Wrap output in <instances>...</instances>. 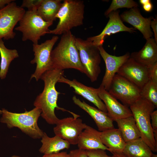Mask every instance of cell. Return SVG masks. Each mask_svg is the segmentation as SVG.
Masks as SVG:
<instances>
[{
  "mask_svg": "<svg viewBox=\"0 0 157 157\" xmlns=\"http://www.w3.org/2000/svg\"><path fill=\"white\" fill-rule=\"evenodd\" d=\"M100 53L105 63L106 72L100 88L107 91L112 81L122 65L130 57L129 53L120 56H116L108 53L102 46L98 47Z\"/></svg>",
  "mask_w": 157,
  "mask_h": 157,
  "instance_id": "obj_13",
  "label": "cell"
},
{
  "mask_svg": "<svg viewBox=\"0 0 157 157\" xmlns=\"http://www.w3.org/2000/svg\"><path fill=\"white\" fill-rule=\"evenodd\" d=\"M130 107L140 133L141 138L152 151L156 152L157 144L154 137L150 116L156 107L148 101L141 97Z\"/></svg>",
  "mask_w": 157,
  "mask_h": 157,
  "instance_id": "obj_5",
  "label": "cell"
},
{
  "mask_svg": "<svg viewBox=\"0 0 157 157\" xmlns=\"http://www.w3.org/2000/svg\"><path fill=\"white\" fill-rule=\"evenodd\" d=\"M117 74L140 89L150 79L148 67L130 57L121 66Z\"/></svg>",
  "mask_w": 157,
  "mask_h": 157,
  "instance_id": "obj_12",
  "label": "cell"
},
{
  "mask_svg": "<svg viewBox=\"0 0 157 157\" xmlns=\"http://www.w3.org/2000/svg\"><path fill=\"white\" fill-rule=\"evenodd\" d=\"M142 6L144 10L147 12L151 11L153 8V5L151 2L142 5Z\"/></svg>",
  "mask_w": 157,
  "mask_h": 157,
  "instance_id": "obj_36",
  "label": "cell"
},
{
  "mask_svg": "<svg viewBox=\"0 0 157 157\" xmlns=\"http://www.w3.org/2000/svg\"><path fill=\"white\" fill-rule=\"evenodd\" d=\"M42 157H70L66 152H61L47 154H44Z\"/></svg>",
  "mask_w": 157,
  "mask_h": 157,
  "instance_id": "obj_35",
  "label": "cell"
},
{
  "mask_svg": "<svg viewBox=\"0 0 157 157\" xmlns=\"http://www.w3.org/2000/svg\"></svg>",
  "mask_w": 157,
  "mask_h": 157,
  "instance_id": "obj_43",
  "label": "cell"
},
{
  "mask_svg": "<svg viewBox=\"0 0 157 157\" xmlns=\"http://www.w3.org/2000/svg\"><path fill=\"white\" fill-rule=\"evenodd\" d=\"M11 157H22L19 156L14 155L12 156Z\"/></svg>",
  "mask_w": 157,
  "mask_h": 157,
  "instance_id": "obj_41",
  "label": "cell"
},
{
  "mask_svg": "<svg viewBox=\"0 0 157 157\" xmlns=\"http://www.w3.org/2000/svg\"><path fill=\"white\" fill-rule=\"evenodd\" d=\"M0 77L2 79L6 77L9 65L12 61L15 58H18L19 56L16 49L7 48L2 39H0Z\"/></svg>",
  "mask_w": 157,
  "mask_h": 157,
  "instance_id": "obj_26",
  "label": "cell"
},
{
  "mask_svg": "<svg viewBox=\"0 0 157 157\" xmlns=\"http://www.w3.org/2000/svg\"><path fill=\"white\" fill-rule=\"evenodd\" d=\"M84 1L79 0H65L56 16L59 19L56 27L48 34H63L73 28L83 25L84 18Z\"/></svg>",
  "mask_w": 157,
  "mask_h": 157,
  "instance_id": "obj_4",
  "label": "cell"
},
{
  "mask_svg": "<svg viewBox=\"0 0 157 157\" xmlns=\"http://www.w3.org/2000/svg\"><path fill=\"white\" fill-rule=\"evenodd\" d=\"M150 79L157 83V62L148 67Z\"/></svg>",
  "mask_w": 157,
  "mask_h": 157,
  "instance_id": "obj_31",
  "label": "cell"
},
{
  "mask_svg": "<svg viewBox=\"0 0 157 157\" xmlns=\"http://www.w3.org/2000/svg\"><path fill=\"white\" fill-rule=\"evenodd\" d=\"M72 99L74 103L87 113L94 120L98 130L102 131L114 128L113 120L107 113L81 101L74 96Z\"/></svg>",
  "mask_w": 157,
  "mask_h": 157,
  "instance_id": "obj_18",
  "label": "cell"
},
{
  "mask_svg": "<svg viewBox=\"0 0 157 157\" xmlns=\"http://www.w3.org/2000/svg\"><path fill=\"white\" fill-rule=\"evenodd\" d=\"M2 114V110H0V115Z\"/></svg>",
  "mask_w": 157,
  "mask_h": 157,
  "instance_id": "obj_42",
  "label": "cell"
},
{
  "mask_svg": "<svg viewBox=\"0 0 157 157\" xmlns=\"http://www.w3.org/2000/svg\"><path fill=\"white\" fill-rule=\"evenodd\" d=\"M146 40L142 49L132 53L130 57L149 67L157 62V43L152 38Z\"/></svg>",
  "mask_w": 157,
  "mask_h": 157,
  "instance_id": "obj_20",
  "label": "cell"
},
{
  "mask_svg": "<svg viewBox=\"0 0 157 157\" xmlns=\"http://www.w3.org/2000/svg\"><path fill=\"white\" fill-rule=\"evenodd\" d=\"M151 157H157V155L153 153Z\"/></svg>",
  "mask_w": 157,
  "mask_h": 157,
  "instance_id": "obj_40",
  "label": "cell"
},
{
  "mask_svg": "<svg viewBox=\"0 0 157 157\" xmlns=\"http://www.w3.org/2000/svg\"><path fill=\"white\" fill-rule=\"evenodd\" d=\"M2 111L0 121L6 124L8 128H18L34 139H40L42 136L44 132L38 125L42 112L40 109L35 107L30 111L26 110L21 113H13L4 108L2 109Z\"/></svg>",
  "mask_w": 157,
  "mask_h": 157,
  "instance_id": "obj_3",
  "label": "cell"
},
{
  "mask_svg": "<svg viewBox=\"0 0 157 157\" xmlns=\"http://www.w3.org/2000/svg\"><path fill=\"white\" fill-rule=\"evenodd\" d=\"M107 91L127 106H130L141 97L140 89L117 74L113 77Z\"/></svg>",
  "mask_w": 157,
  "mask_h": 157,
  "instance_id": "obj_8",
  "label": "cell"
},
{
  "mask_svg": "<svg viewBox=\"0 0 157 157\" xmlns=\"http://www.w3.org/2000/svg\"><path fill=\"white\" fill-rule=\"evenodd\" d=\"M141 97L157 106V83L149 79L140 89Z\"/></svg>",
  "mask_w": 157,
  "mask_h": 157,
  "instance_id": "obj_27",
  "label": "cell"
},
{
  "mask_svg": "<svg viewBox=\"0 0 157 157\" xmlns=\"http://www.w3.org/2000/svg\"><path fill=\"white\" fill-rule=\"evenodd\" d=\"M26 11L14 1L0 9V39H13L16 33L13 29Z\"/></svg>",
  "mask_w": 157,
  "mask_h": 157,
  "instance_id": "obj_10",
  "label": "cell"
},
{
  "mask_svg": "<svg viewBox=\"0 0 157 157\" xmlns=\"http://www.w3.org/2000/svg\"><path fill=\"white\" fill-rule=\"evenodd\" d=\"M100 136L102 143L109 149V151L122 152L126 143L118 129L100 131Z\"/></svg>",
  "mask_w": 157,
  "mask_h": 157,
  "instance_id": "obj_21",
  "label": "cell"
},
{
  "mask_svg": "<svg viewBox=\"0 0 157 157\" xmlns=\"http://www.w3.org/2000/svg\"><path fill=\"white\" fill-rule=\"evenodd\" d=\"M150 116L151 124L153 130L157 129V110L153 111Z\"/></svg>",
  "mask_w": 157,
  "mask_h": 157,
  "instance_id": "obj_33",
  "label": "cell"
},
{
  "mask_svg": "<svg viewBox=\"0 0 157 157\" xmlns=\"http://www.w3.org/2000/svg\"><path fill=\"white\" fill-rule=\"evenodd\" d=\"M107 17H109V20L101 32L97 35L87 39L97 46H102L106 38L111 34L122 31L130 33L136 31L135 28L128 27L124 25L119 15V10L111 12Z\"/></svg>",
  "mask_w": 157,
  "mask_h": 157,
  "instance_id": "obj_14",
  "label": "cell"
},
{
  "mask_svg": "<svg viewBox=\"0 0 157 157\" xmlns=\"http://www.w3.org/2000/svg\"><path fill=\"white\" fill-rule=\"evenodd\" d=\"M37 11H26L19 22V25L15 29L22 33L23 41L29 40L34 44H38L42 36L48 34L49 28L53 24V22L44 21Z\"/></svg>",
  "mask_w": 157,
  "mask_h": 157,
  "instance_id": "obj_6",
  "label": "cell"
},
{
  "mask_svg": "<svg viewBox=\"0 0 157 157\" xmlns=\"http://www.w3.org/2000/svg\"><path fill=\"white\" fill-rule=\"evenodd\" d=\"M61 0H43L37 11L38 15L44 21L53 22L62 4Z\"/></svg>",
  "mask_w": 157,
  "mask_h": 157,
  "instance_id": "obj_25",
  "label": "cell"
},
{
  "mask_svg": "<svg viewBox=\"0 0 157 157\" xmlns=\"http://www.w3.org/2000/svg\"><path fill=\"white\" fill-rule=\"evenodd\" d=\"M13 0H0V9L4 7L6 5L15 1Z\"/></svg>",
  "mask_w": 157,
  "mask_h": 157,
  "instance_id": "obj_37",
  "label": "cell"
},
{
  "mask_svg": "<svg viewBox=\"0 0 157 157\" xmlns=\"http://www.w3.org/2000/svg\"><path fill=\"white\" fill-rule=\"evenodd\" d=\"M42 145L39 149L40 153L44 154L58 153L64 149H69L70 144L59 136L55 135L50 137L44 132L41 138Z\"/></svg>",
  "mask_w": 157,
  "mask_h": 157,
  "instance_id": "obj_23",
  "label": "cell"
},
{
  "mask_svg": "<svg viewBox=\"0 0 157 157\" xmlns=\"http://www.w3.org/2000/svg\"><path fill=\"white\" fill-rule=\"evenodd\" d=\"M58 38V36L55 35L40 44H33L34 58L31 63H36V66L35 72L31 76V80L34 78L37 81L44 73L52 69L51 53Z\"/></svg>",
  "mask_w": 157,
  "mask_h": 157,
  "instance_id": "obj_9",
  "label": "cell"
},
{
  "mask_svg": "<svg viewBox=\"0 0 157 157\" xmlns=\"http://www.w3.org/2000/svg\"><path fill=\"white\" fill-rule=\"evenodd\" d=\"M139 2L141 4L143 5L151 1L150 0H140Z\"/></svg>",
  "mask_w": 157,
  "mask_h": 157,
  "instance_id": "obj_39",
  "label": "cell"
},
{
  "mask_svg": "<svg viewBox=\"0 0 157 157\" xmlns=\"http://www.w3.org/2000/svg\"><path fill=\"white\" fill-rule=\"evenodd\" d=\"M120 16L122 21L130 24L140 31L146 40L152 38L153 33L150 26L151 21L154 19L152 17L147 18L144 17L138 8H131L122 13Z\"/></svg>",
  "mask_w": 157,
  "mask_h": 157,
  "instance_id": "obj_16",
  "label": "cell"
},
{
  "mask_svg": "<svg viewBox=\"0 0 157 157\" xmlns=\"http://www.w3.org/2000/svg\"><path fill=\"white\" fill-rule=\"evenodd\" d=\"M150 27H151L153 30L154 36V39L156 43H157V17H155L151 21Z\"/></svg>",
  "mask_w": 157,
  "mask_h": 157,
  "instance_id": "obj_34",
  "label": "cell"
},
{
  "mask_svg": "<svg viewBox=\"0 0 157 157\" xmlns=\"http://www.w3.org/2000/svg\"><path fill=\"white\" fill-rule=\"evenodd\" d=\"M138 5L132 0H113L108 9L105 12L104 15L106 17L111 12L118 9L122 8H137Z\"/></svg>",
  "mask_w": 157,
  "mask_h": 157,
  "instance_id": "obj_28",
  "label": "cell"
},
{
  "mask_svg": "<svg viewBox=\"0 0 157 157\" xmlns=\"http://www.w3.org/2000/svg\"><path fill=\"white\" fill-rule=\"evenodd\" d=\"M115 121L117 123L118 129L126 143L141 138L140 133L133 115L118 119Z\"/></svg>",
  "mask_w": 157,
  "mask_h": 157,
  "instance_id": "obj_22",
  "label": "cell"
},
{
  "mask_svg": "<svg viewBox=\"0 0 157 157\" xmlns=\"http://www.w3.org/2000/svg\"><path fill=\"white\" fill-rule=\"evenodd\" d=\"M100 132L87 125L78 137L77 144L78 149L84 150L99 149L109 151L101 141Z\"/></svg>",
  "mask_w": 157,
  "mask_h": 157,
  "instance_id": "obj_19",
  "label": "cell"
},
{
  "mask_svg": "<svg viewBox=\"0 0 157 157\" xmlns=\"http://www.w3.org/2000/svg\"><path fill=\"white\" fill-rule=\"evenodd\" d=\"M76 38L71 31L62 34L58 45L51 53L52 69H73L85 74L76 44Z\"/></svg>",
  "mask_w": 157,
  "mask_h": 157,
  "instance_id": "obj_2",
  "label": "cell"
},
{
  "mask_svg": "<svg viewBox=\"0 0 157 157\" xmlns=\"http://www.w3.org/2000/svg\"><path fill=\"white\" fill-rule=\"evenodd\" d=\"M43 0H23L20 7L27 8L28 10L37 11L41 5Z\"/></svg>",
  "mask_w": 157,
  "mask_h": 157,
  "instance_id": "obj_29",
  "label": "cell"
},
{
  "mask_svg": "<svg viewBox=\"0 0 157 157\" xmlns=\"http://www.w3.org/2000/svg\"><path fill=\"white\" fill-rule=\"evenodd\" d=\"M58 82L68 85L74 89L75 93L81 95L93 103L99 110L107 113L106 106L99 96L98 88H95L87 86L76 79L71 80L63 76L60 78Z\"/></svg>",
  "mask_w": 157,
  "mask_h": 157,
  "instance_id": "obj_15",
  "label": "cell"
},
{
  "mask_svg": "<svg viewBox=\"0 0 157 157\" xmlns=\"http://www.w3.org/2000/svg\"><path fill=\"white\" fill-rule=\"evenodd\" d=\"M64 74V70L56 69H51L44 73L40 78L44 82L43 90L37 97L34 102L35 107L41 110L40 116L50 124H56L59 119L55 114L56 109L67 111L73 116L76 114L59 107L57 104L58 96L60 93L57 91L55 85Z\"/></svg>",
  "mask_w": 157,
  "mask_h": 157,
  "instance_id": "obj_1",
  "label": "cell"
},
{
  "mask_svg": "<svg viewBox=\"0 0 157 157\" xmlns=\"http://www.w3.org/2000/svg\"><path fill=\"white\" fill-rule=\"evenodd\" d=\"M79 117L59 119L53 129L55 135L67 141L70 144H77L80 134L87 126L79 118Z\"/></svg>",
  "mask_w": 157,
  "mask_h": 157,
  "instance_id": "obj_11",
  "label": "cell"
},
{
  "mask_svg": "<svg viewBox=\"0 0 157 157\" xmlns=\"http://www.w3.org/2000/svg\"><path fill=\"white\" fill-rule=\"evenodd\" d=\"M122 152L127 157H151L153 154L141 138L126 143Z\"/></svg>",
  "mask_w": 157,
  "mask_h": 157,
  "instance_id": "obj_24",
  "label": "cell"
},
{
  "mask_svg": "<svg viewBox=\"0 0 157 157\" xmlns=\"http://www.w3.org/2000/svg\"><path fill=\"white\" fill-rule=\"evenodd\" d=\"M98 89L99 96L106 106L108 116L113 121L133 116L128 106L121 104L107 91L99 87Z\"/></svg>",
  "mask_w": 157,
  "mask_h": 157,
  "instance_id": "obj_17",
  "label": "cell"
},
{
  "mask_svg": "<svg viewBox=\"0 0 157 157\" xmlns=\"http://www.w3.org/2000/svg\"><path fill=\"white\" fill-rule=\"evenodd\" d=\"M88 157H113L107 154L105 150L102 149H95L85 150Z\"/></svg>",
  "mask_w": 157,
  "mask_h": 157,
  "instance_id": "obj_30",
  "label": "cell"
},
{
  "mask_svg": "<svg viewBox=\"0 0 157 157\" xmlns=\"http://www.w3.org/2000/svg\"><path fill=\"white\" fill-rule=\"evenodd\" d=\"M68 154L70 157H88L85 150L79 149L71 150Z\"/></svg>",
  "mask_w": 157,
  "mask_h": 157,
  "instance_id": "obj_32",
  "label": "cell"
},
{
  "mask_svg": "<svg viewBox=\"0 0 157 157\" xmlns=\"http://www.w3.org/2000/svg\"><path fill=\"white\" fill-rule=\"evenodd\" d=\"M113 157H127L122 152L111 151Z\"/></svg>",
  "mask_w": 157,
  "mask_h": 157,
  "instance_id": "obj_38",
  "label": "cell"
},
{
  "mask_svg": "<svg viewBox=\"0 0 157 157\" xmlns=\"http://www.w3.org/2000/svg\"><path fill=\"white\" fill-rule=\"evenodd\" d=\"M75 42L85 74L92 82L96 81L101 72V56L98 47L88 39L76 38Z\"/></svg>",
  "mask_w": 157,
  "mask_h": 157,
  "instance_id": "obj_7",
  "label": "cell"
}]
</instances>
